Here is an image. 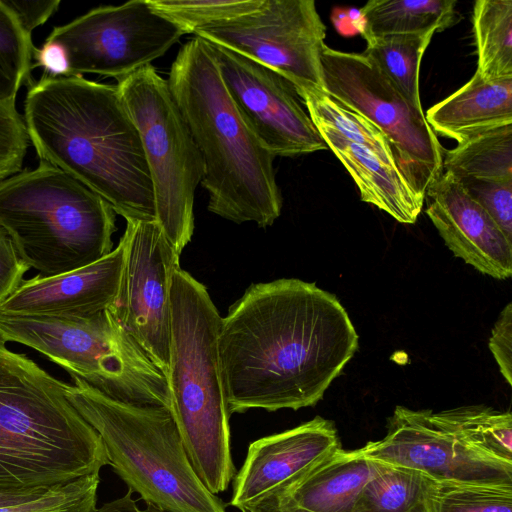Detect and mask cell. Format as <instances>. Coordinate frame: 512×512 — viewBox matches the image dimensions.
Here are the masks:
<instances>
[{
	"mask_svg": "<svg viewBox=\"0 0 512 512\" xmlns=\"http://www.w3.org/2000/svg\"><path fill=\"white\" fill-rule=\"evenodd\" d=\"M207 43L231 100L267 151L296 157L328 149L292 83L252 59Z\"/></svg>",
	"mask_w": 512,
	"mask_h": 512,
	"instance_id": "5bb4252c",
	"label": "cell"
},
{
	"mask_svg": "<svg viewBox=\"0 0 512 512\" xmlns=\"http://www.w3.org/2000/svg\"><path fill=\"white\" fill-rule=\"evenodd\" d=\"M264 0H148L153 10L185 34L239 18L259 9Z\"/></svg>",
	"mask_w": 512,
	"mask_h": 512,
	"instance_id": "f1b7e54d",
	"label": "cell"
},
{
	"mask_svg": "<svg viewBox=\"0 0 512 512\" xmlns=\"http://www.w3.org/2000/svg\"><path fill=\"white\" fill-rule=\"evenodd\" d=\"M425 117L436 134L457 143L483 130L512 124V79L485 80L477 72Z\"/></svg>",
	"mask_w": 512,
	"mask_h": 512,
	"instance_id": "44dd1931",
	"label": "cell"
},
{
	"mask_svg": "<svg viewBox=\"0 0 512 512\" xmlns=\"http://www.w3.org/2000/svg\"><path fill=\"white\" fill-rule=\"evenodd\" d=\"M435 32L387 35L365 39L362 52L370 58L402 95L422 109L419 69L422 57Z\"/></svg>",
	"mask_w": 512,
	"mask_h": 512,
	"instance_id": "484cf974",
	"label": "cell"
},
{
	"mask_svg": "<svg viewBox=\"0 0 512 512\" xmlns=\"http://www.w3.org/2000/svg\"><path fill=\"white\" fill-rule=\"evenodd\" d=\"M373 471L360 449L341 447L260 510L275 512H353ZM258 511V510H257Z\"/></svg>",
	"mask_w": 512,
	"mask_h": 512,
	"instance_id": "ffe728a7",
	"label": "cell"
},
{
	"mask_svg": "<svg viewBox=\"0 0 512 512\" xmlns=\"http://www.w3.org/2000/svg\"><path fill=\"white\" fill-rule=\"evenodd\" d=\"M472 20L476 72L485 80L512 79V1L478 0Z\"/></svg>",
	"mask_w": 512,
	"mask_h": 512,
	"instance_id": "d4e9b609",
	"label": "cell"
},
{
	"mask_svg": "<svg viewBox=\"0 0 512 512\" xmlns=\"http://www.w3.org/2000/svg\"><path fill=\"white\" fill-rule=\"evenodd\" d=\"M59 381L0 340V489L52 488L108 465Z\"/></svg>",
	"mask_w": 512,
	"mask_h": 512,
	"instance_id": "277c9868",
	"label": "cell"
},
{
	"mask_svg": "<svg viewBox=\"0 0 512 512\" xmlns=\"http://www.w3.org/2000/svg\"><path fill=\"white\" fill-rule=\"evenodd\" d=\"M340 447L335 425L320 416L257 439L233 478L230 505L242 512L266 507Z\"/></svg>",
	"mask_w": 512,
	"mask_h": 512,
	"instance_id": "2e32d148",
	"label": "cell"
},
{
	"mask_svg": "<svg viewBox=\"0 0 512 512\" xmlns=\"http://www.w3.org/2000/svg\"><path fill=\"white\" fill-rule=\"evenodd\" d=\"M34 67L41 66L44 75L51 77H67L69 72L68 58L65 49L58 43L46 41L33 52Z\"/></svg>",
	"mask_w": 512,
	"mask_h": 512,
	"instance_id": "8d00e7d4",
	"label": "cell"
},
{
	"mask_svg": "<svg viewBox=\"0 0 512 512\" xmlns=\"http://www.w3.org/2000/svg\"><path fill=\"white\" fill-rule=\"evenodd\" d=\"M358 343L345 308L315 283L281 278L251 284L218 330L229 414L314 406Z\"/></svg>",
	"mask_w": 512,
	"mask_h": 512,
	"instance_id": "6da1fadb",
	"label": "cell"
},
{
	"mask_svg": "<svg viewBox=\"0 0 512 512\" xmlns=\"http://www.w3.org/2000/svg\"><path fill=\"white\" fill-rule=\"evenodd\" d=\"M50 488L36 489H0V507L20 504L43 495Z\"/></svg>",
	"mask_w": 512,
	"mask_h": 512,
	"instance_id": "f35d334b",
	"label": "cell"
},
{
	"mask_svg": "<svg viewBox=\"0 0 512 512\" xmlns=\"http://www.w3.org/2000/svg\"><path fill=\"white\" fill-rule=\"evenodd\" d=\"M95 512H166L152 504H146L140 508L132 498V491L128 489L127 493L120 498L104 503L97 508Z\"/></svg>",
	"mask_w": 512,
	"mask_h": 512,
	"instance_id": "74e56055",
	"label": "cell"
},
{
	"mask_svg": "<svg viewBox=\"0 0 512 512\" xmlns=\"http://www.w3.org/2000/svg\"><path fill=\"white\" fill-rule=\"evenodd\" d=\"M253 512H275V511L258 510V511H253Z\"/></svg>",
	"mask_w": 512,
	"mask_h": 512,
	"instance_id": "ab89813d",
	"label": "cell"
},
{
	"mask_svg": "<svg viewBox=\"0 0 512 512\" xmlns=\"http://www.w3.org/2000/svg\"><path fill=\"white\" fill-rule=\"evenodd\" d=\"M23 119L41 160L80 181L125 220H155L142 141L117 85L43 74L28 86Z\"/></svg>",
	"mask_w": 512,
	"mask_h": 512,
	"instance_id": "7a4b0ae2",
	"label": "cell"
},
{
	"mask_svg": "<svg viewBox=\"0 0 512 512\" xmlns=\"http://www.w3.org/2000/svg\"><path fill=\"white\" fill-rule=\"evenodd\" d=\"M124 243L102 259L51 277L23 280L0 304V313L86 318L109 309L119 292Z\"/></svg>",
	"mask_w": 512,
	"mask_h": 512,
	"instance_id": "ac0fdd59",
	"label": "cell"
},
{
	"mask_svg": "<svg viewBox=\"0 0 512 512\" xmlns=\"http://www.w3.org/2000/svg\"><path fill=\"white\" fill-rule=\"evenodd\" d=\"M443 171L459 180L512 181V124L483 130L444 150Z\"/></svg>",
	"mask_w": 512,
	"mask_h": 512,
	"instance_id": "cb8c5ba5",
	"label": "cell"
},
{
	"mask_svg": "<svg viewBox=\"0 0 512 512\" xmlns=\"http://www.w3.org/2000/svg\"><path fill=\"white\" fill-rule=\"evenodd\" d=\"M317 131L354 180L363 202L372 204L403 224H413L425 197L397 169L386 165L368 146L351 141L326 124L312 120Z\"/></svg>",
	"mask_w": 512,
	"mask_h": 512,
	"instance_id": "d6986e66",
	"label": "cell"
},
{
	"mask_svg": "<svg viewBox=\"0 0 512 512\" xmlns=\"http://www.w3.org/2000/svg\"><path fill=\"white\" fill-rule=\"evenodd\" d=\"M99 473L55 486L36 499L0 507V512H95Z\"/></svg>",
	"mask_w": 512,
	"mask_h": 512,
	"instance_id": "4dcf8cb0",
	"label": "cell"
},
{
	"mask_svg": "<svg viewBox=\"0 0 512 512\" xmlns=\"http://www.w3.org/2000/svg\"><path fill=\"white\" fill-rule=\"evenodd\" d=\"M430 512H512V487L436 482Z\"/></svg>",
	"mask_w": 512,
	"mask_h": 512,
	"instance_id": "f546056e",
	"label": "cell"
},
{
	"mask_svg": "<svg viewBox=\"0 0 512 512\" xmlns=\"http://www.w3.org/2000/svg\"><path fill=\"white\" fill-rule=\"evenodd\" d=\"M16 18L26 35L43 25L58 9L60 0H0Z\"/></svg>",
	"mask_w": 512,
	"mask_h": 512,
	"instance_id": "d590c367",
	"label": "cell"
},
{
	"mask_svg": "<svg viewBox=\"0 0 512 512\" xmlns=\"http://www.w3.org/2000/svg\"><path fill=\"white\" fill-rule=\"evenodd\" d=\"M0 226L40 277L102 259L113 250L117 229L107 201L44 160L0 182Z\"/></svg>",
	"mask_w": 512,
	"mask_h": 512,
	"instance_id": "8992f818",
	"label": "cell"
},
{
	"mask_svg": "<svg viewBox=\"0 0 512 512\" xmlns=\"http://www.w3.org/2000/svg\"><path fill=\"white\" fill-rule=\"evenodd\" d=\"M142 141L155 220L180 256L194 232V198L205 167L167 80L148 64L116 84Z\"/></svg>",
	"mask_w": 512,
	"mask_h": 512,
	"instance_id": "9c48e42d",
	"label": "cell"
},
{
	"mask_svg": "<svg viewBox=\"0 0 512 512\" xmlns=\"http://www.w3.org/2000/svg\"><path fill=\"white\" fill-rule=\"evenodd\" d=\"M460 181L467 193L488 212L512 241V181Z\"/></svg>",
	"mask_w": 512,
	"mask_h": 512,
	"instance_id": "d6a6232c",
	"label": "cell"
},
{
	"mask_svg": "<svg viewBox=\"0 0 512 512\" xmlns=\"http://www.w3.org/2000/svg\"><path fill=\"white\" fill-rule=\"evenodd\" d=\"M359 449L369 459L418 470L435 482L512 487V463L471 447L431 410L396 406L386 435Z\"/></svg>",
	"mask_w": 512,
	"mask_h": 512,
	"instance_id": "9a60e30c",
	"label": "cell"
},
{
	"mask_svg": "<svg viewBox=\"0 0 512 512\" xmlns=\"http://www.w3.org/2000/svg\"><path fill=\"white\" fill-rule=\"evenodd\" d=\"M28 145L24 119L16 106L0 102V182L21 171Z\"/></svg>",
	"mask_w": 512,
	"mask_h": 512,
	"instance_id": "1f68e13d",
	"label": "cell"
},
{
	"mask_svg": "<svg viewBox=\"0 0 512 512\" xmlns=\"http://www.w3.org/2000/svg\"><path fill=\"white\" fill-rule=\"evenodd\" d=\"M29 269L6 230L0 226V304L19 287Z\"/></svg>",
	"mask_w": 512,
	"mask_h": 512,
	"instance_id": "836d02e7",
	"label": "cell"
},
{
	"mask_svg": "<svg viewBox=\"0 0 512 512\" xmlns=\"http://www.w3.org/2000/svg\"><path fill=\"white\" fill-rule=\"evenodd\" d=\"M35 46L0 1V102L15 105L22 85L29 86Z\"/></svg>",
	"mask_w": 512,
	"mask_h": 512,
	"instance_id": "83f0119b",
	"label": "cell"
},
{
	"mask_svg": "<svg viewBox=\"0 0 512 512\" xmlns=\"http://www.w3.org/2000/svg\"><path fill=\"white\" fill-rule=\"evenodd\" d=\"M194 34L272 69L296 92L323 90L326 26L313 0H264L255 12Z\"/></svg>",
	"mask_w": 512,
	"mask_h": 512,
	"instance_id": "7c38bea8",
	"label": "cell"
},
{
	"mask_svg": "<svg viewBox=\"0 0 512 512\" xmlns=\"http://www.w3.org/2000/svg\"><path fill=\"white\" fill-rule=\"evenodd\" d=\"M70 377L67 399L101 437L108 465L145 504L166 512H226L195 473L170 410L122 403Z\"/></svg>",
	"mask_w": 512,
	"mask_h": 512,
	"instance_id": "52a82bcc",
	"label": "cell"
},
{
	"mask_svg": "<svg viewBox=\"0 0 512 512\" xmlns=\"http://www.w3.org/2000/svg\"><path fill=\"white\" fill-rule=\"evenodd\" d=\"M489 348L505 381L512 385V304L501 311L489 339Z\"/></svg>",
	"mask_w": 512,
	"mask_h": 512,
	"instance_id": "e575fe53",
	"label": "cell"
},
{
	"mask_svg": "<svg viewBox=\"0 0 512 512\" xmlns=\"http://www.w3.org/2000/svg\"><path fill=\"white\" fill-rule=\"evenodd\" d=\"M435 418L476 450L512 463V415L490 407L462 406L433 412Z\"/></svg>",
	"mask_w": 512,
	"mask_h": 512,
	"instance_id": "4316f807",
	"label": "cell"
},
{
	"mask_svg": "<svg viewBox=\"0 0 512 512\" xmlns=\"http://www.w3.org/2000/svg\"><path fill=\"white\" fill-rule=\"evenodd\" d=\"M372 464V474L353 512H430V496L436 483L432 478L399 465L376 460Z\"/></svg>",
	"mask_w": 512,
	"mask_h": 512,
	"instance_id": "603a6c76",
	"label": "cell"
},
{
	"mask_svg": "<svg viewBox=\"0 0 512 512\" xmlns=\"http://www.w3.org/2000/svg\"><path fill=\"white\" fill-rule=\"evenodd\" d=\"M167 82L204 162L208 210L236 224L271 226L282 209L275 156L243 121L205 40L181 47Z\"/></svg>",
	"mask_w": 512,
	"mask_h": 512,
	"instance_id": "3957f363",
	"label": "cell"
},
{
	"mask_svg": "<svg viewBox=\"0 0 512 512\" xmlns=\"http://www.w3.org/2000/svg\"><path fill=\"white\" fill-rule=\"evenodd\" d=\"M321 62L323 90L384 133L401 170L425 197L428 187L443 173L445 149L423 109L413 106L363 53L324 45Z\"/></svg>",
	"mask_w": 512,
	"mask_h": 512,
	"instance_id": "30bf717a",
	"label": "cell"
},
{
	"mask_svg": "<svg viewBox=\"0 0 512 512\" xmlns=\"http://www.w3.org/2000/svg\"><path fill=\"white\" fill-rule=\"evenodd\" d=\"M425 212L453 254L496 279L512 275V241L461 181L443 171L426 190Z\"/></svg>",
	"mask_w": 512,
	"mask_h": 512,
	"instance_id": "e0dca14e",
	"label": "cell"
},
{
	"mask_svg": "<svg viewBox=\"0 0 512 512\" xmlns=\"http://www.w3.org/2000/svg\"><path fill=\"white\" fill-rule=\"evenodd\" d=\"M184 34L148 0H131L94 8L55 27L46 41L65 49L68 76L97 74L119 81L162 57Z\"/></svg>",
	"mask_w": 512,
	"mask_h": 512,
	"instance_id": "8fae6325",
	"label": "cell"
},
{
	"mask_svg": "<svg viewBox=\"0 0 512 512\" xmlns=\"http://www.w3.org/2000/svg\"><path fill=\"white\" fill-rule=\"evenodd\" d=\"M455 0H371L361 9L364 39L442 32L459 20Z\"/></svg>",
	"mask_w": 512,
	"mask_h": 512,
	"instance_id": "7402d4cb",
	"label": "cell"
},
{
	"mask_svg": "<svg viewBox=\"0 0 512 512\" xmlns=\"http://www.w3.org/2000/svg\"><path fill=\"white\" fill-rule=\"evenodd\" d=\"M0 340L38 351L113 400L171 410L165 374L109 309L86 318L0 313Z\"/></svg>",
	"mask_w": 512,
	"mask_h": 512,
	"instance_id": "ba28073f",
	"label": "cell"
},
{
	"mask_svg": "<svg viewBox=\"0 0 512 512\" xmlns=\"http://www.w3.org/2000/svg\"><path fill=\"white\" fill-rule=\"evenodd\" d=\"M170 299L171 413L195 473L217 495L236 472L218 356L221 316L204 284L180 267L172 275Z\"/></svg>",
	"mask_w": 512,
	"mask_h": 512,
	"instance_id": "5b68a950",
	"label": "cell"
},
{
	"mask_svg": "<svg viewBox=\"0 0 512 512\" xmlns=\"http://www.w3.org/2000/svg\"><path fill=\"white\" fill-rule=\"evenodd\" d=\"M120 239L124 265L119 292L109 310L166 376L171 344L170 288L180 256L156 220L127 219Z\"/></svg>",
	"mask_w": 512,
	"mask_h": 512,
	"instance_id": "4fadbf2b",
	"label": "cell"
}]
</instances>
